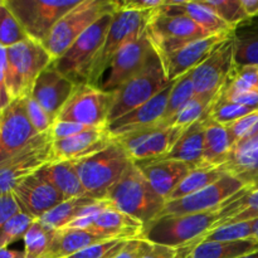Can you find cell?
<instances>
[{"label":"cell","mask_w":258,"mask_h":258,"mask_svg":"<svg viewBox=\"0 0 258 258\" xmlns=\"http://www.w3.org/2000/svg\"><path fill=\"white\" fill-rule=\"evenodd\" d=\"M0 60L12 100L29 96L40 73L53 63L44 45L30 38L9 48L0 45Z\"/></svg>","instance_id":"1"},{"label":"cell","mask_w":258,"mask_h":258,"mask_svg":"<svg viewBox=\"0 0 258 258\" xmlns=\"http://www.w3.org/2000/svg\"><path fill=\"white\" fill-rule=\"evenodd\" d=\"M105 199L116 209L123 212L144 226L158 218L166 204L165 199L154 190L135 163L110 189Z\"/></svg>","instance_id":"2"},{"label":"cell","mask_w":258,"mask_h":258,"mask_svg":"<svg viewBox=\"0 0 258 258\" xmlns=\"http://www.w3.org/2000/svg\"><path fill=\"white\" fill-rule=\"evenodd\" d=\"M133 164L127 151L116 139L100 153L75 163L85 197L103 201Z\"/></svg>","instance_id":"3"},{"label":"cell","mask_w":258,"mask_h":258,"mask_svg":"<svg viewBox=\"0 0 258 258\" xmlns=\"http://www.w3.org/2000/svg\"><path fill=\"white\" fill-rule=\"evenodd\" d=\"M146 33L160 62L186 43L213 35L185 13L180 12L175 5V0H168L165 7L154 12Z\"/></svg>","instance_id":"4"},{"label":"cell","mask_w":258,"mask_h":258,"mask_svg":"<svg viewBox=\"0 0 258 258\" xmlns=\"http://www.w3.org/2000/svg\"><path fill=\"white\" fill-rule=\"evenodd\" d=\"M221 221L219 209L207 213L159 217L144 226L143 239L154 244L190 248L207 232L216 228Z\"/></svg>","instance_id":"5"},{"label":"cell","mask_w":258,"mask_h":258,"mask_svg":"<svg viewBox=\"0 0 258 258\" xmlns=\"http://www.w3.org/2000/svg\"><path fill=\"white\" fill-rule=\"evenodd\" d=\"M118 10V2L113 0H81L78 5L66 13L57 22L44 42V48L53 62L64 54L83 32L108 13Z\"/></svg>","instance_id":"6"},{"label":"cell","mask_w":258,"mask_h":258,"mask_svg":"<svg viewBox=\"0 0 258 258\" xmlns=\"http://www.w3.org/2000/svg\"><path fill=\"white\" fill-rule=\"evenodd\" d=\"M154 12H135L118 8L113 15L112 24L106 35L105 43L91 66L86 83L101 87V78L105 71L110 67L111 60L113 59L116 53L145 33Z\"/></svg>","instance_id":"7"},{"label":"cell","mask_w":258,"mask_h":258,"mask_svg":"<svg viewBox=\"0 0 258 258\" xmlns=\"http://www.w3.org/2000/svg\"><path fill=\"white\" fill-rule=\"evenodd\" d=\"M115 13H108L77 38L64 54L53 62L55 70L76 85L87 82L88 72L105 43Z\"/></svg>","instance_id":"8"},{"label":"cell","mask_w":258,"mask_h":258,"mask_svg":"<svg viewBox=\"0 0 258 258\" xmlns=\"http://www.w3.org/2000/svg\"><path fill=\"white\" fill-rule=\"evenodd\" d=\"M170 83L166 78L160 59L155 54L151 62L139 75L113 91L115 101L108 117V123L150 101L158 93L165 90Z\"/></svg>","instance_id":"9"},{"label":"cell","mask_w":258,"mask_h":258,"mask_svg":"<svg viewBox=\"0 0 258 258\" xmlns=\"http://www.w3.org/2000/svg\"><path fill=\"white\" fill-rule=\"evenodd\" d=\"M28 37L44 44L58 20L81 0H5Z\"/></svg>","instance_id":"10"},{"label":"cell","mask_w":258,"mask_h":258,"mask_svg":"<svg viewBox=\"0 0 258 258\" xmlns=\"http://www.w3.org/2000/svg\"><path fill=\"white\" fill-rule=\"evenodd\" d=\"M115 92L88 83L76 86L70 100L60 110L57 120L82 123L95 128H105L112 110Z\"/></svg>","instance_id":"11"},{"label":"cell","mask_w":258,"mask_h":258,"mask_svg":"<svg viewBox=\"0 0 258 258\" xmlns=\"http://www.w3.org/2000/svg\"><path fill=\"white\" fill-rule=\"evenodd\" d=\"M53 161L50 133L35 136L27 146L0 163V197L12 193L15 186Z\"/></svg>","instance_id":"12"},{"label":"cell","mask_w":258,"mask_h":258,"mask_svg":"<svg viewBox=\"0 0 258 258\" xmlns=\"http://www.w3.org/2000/svg\"><path fill=\"white\" fill-rule=\"evenodd\" d=\"M243 188H246V185L241 180L226 174L216 183L211 184L197 193L184 197L178 201L168 202L159 217L183 216V214L207 213V212L217 211Z\"/></svg>","instance_id":"13"},{"label":"cell","mask_w":258,"mask_h":258,"mask_svg":"<svg viewBox=\"0 0 258 258\" xmlns=\"http://www.w3.org/2000/svg\"><path fill=\"white\" fill-rule=\"evenodd\" d=\"M234 64V48L231 34L196 70L191 71L196 95L213 100L226 83Z\"/></svg>","instance_id":"14"},{"label":"cell","mask_w":258,"mask_h":258,"mask_svg":"<svg viewBox=\"0 0 258 258\" xmlns=\"http://www.w3.org/2000/svg\"><path fill=\"white\" fill-rule=\"evenodd\" d=\"M185 128L175 126H156L115 138L127 151L134 163L155 160L165 156Z\"/></svg>","instance_id":"15"},{"label":"cell","mask_w":258,"mask_h":258,"mask_svg":"<svg viewBox=\"0 0 258 258\" xmlns=\"http://www.w3.org/2000/svg\"><path fill=\"white\" fill-rule=\"evenodd\" d=\"M155 50L148 33H144L138 39L133 40L116 53L110 64V75L101 88L113 92L118 87L135 77L155 57Z\"/></svg>","instance_id":"16"},{"label":"cell","mask_w":258,"mask_h":258,"mask_svg":"<svg viewBox=\"0 0 258 258\" xmlns=\"http://www.w3.org/2000/svg\"><path fill=\"white\" fill-rule=\"evenodd\" d=\"M38 135L28 117L25 97L12 100L0 113V163L22 150Z\"/></svg>","instance_id":"17"},{"label":"cell","mask_w":258,"mask_h":258,"mask_svg":"<svg viewBox=\"0 0 258 258\" xmlns=\"http://www.w3.org/2000/svg\"><path fill=\"white\" fill-rule=\"evenodd\" d=\"M20 212L39 219L47 212L64 202L62 194L40 174L34 173L20 181L13 190Z\"/></svg>","instance_id":"18"},{"label":"cell","mask_w":258,"mask_h":258,"mask_svg":"<svg viewBox=\"0 0 258 258\" xmlns=\"http://www.w3.org/2000/svg\"><path fill=\"white\" fill-rule=\"evenodd\" d=\"M231 34L232 32L221 33V34H213L201 39L191 40L169 54L161 62L169 82H174L181 76L196 70Z\"/></svg>","instance_id":"19"},{"label":"cell","mask_w":258,"mask_h":258,"mask_svg":"<svg viewBox=\"0 0 258 258\" xmlns=\"http://www.w3.org/2000/svg\"><path fill=\"white\" fill-rule=\"evenodd\" d=\"M174 83H175V81L171 82L165 90L158 93L155 97L141 105L140 107L135 108L122 117L108 123L107 130L111 134V136L115 139L118 136L126 135V134L136 133V131L156 127V126H163L166 106H168V101Z\"/></svg>","instance_id":"20"},{"label":"cell","mask_w":258,"mask_h":258,"mask_svg":"<svg viewBox=\"0 0 258 258\" xmlns=\"http://www.w3.org/2000/svg\"><path fill=\"white\" fill-rule=\"evenodd\" d=\"M76 86L77 85L75 82L55 70L52 63L37 78L30 96L49 115L57 118L63 106L70 100Z\"/></svg>","instance_id":"21"},{"label":"cell","mask_w":258,"mask_h":258,"mask_svg":"<svg viewBox=\"0 0 258 258\" xmlns=\"http://www.w3.org/2000/svg\"><path fill=\"white\" fill-rule=\"evenodd\" d=\"M112 140L107 127L95 128L62 140H53V161L77 163L102 151Z\"/></svg>","instance_id":"22"},{"label":"cell","mask_w":258,"mask_h":258,"mask_svg":"<svg viewBox=\"0 0 258 258\" xmlns=\"http://www.w3.org/2000/svg\"><path fill=\"white\" fill-rule=\"evenodd\" d=\"M106 201V199H105ZM88 232L103 239L143 238L144 224L116 209L108 201L86 227Z\"/></svg>","instance_id":"23"},{"label":"cell","mask_w":258,"mask_h":258,"mask_svg":"<svg viewBox=\"0 0 258 258\" xmlns=\"http://www.w3.org/2000/svg\"><path fill=\"white\" fill-rule=\"evenodd\" d=\"M135 164L143 171L154 190L163 197L166 203L179 184L194 169L189 164L181 161L159 160V159Z\"/></svg>","instance_id":"24"},{"label":"cell","mask_w":258,"mask_h":258,"mask_svg":"<svg viewBox=\"0 0 258 258\" xmlns=\"http://www.w3.org/2000/svg\"><path fill=\"white\" fill-rule=\"evenodd\" d=\"M223 171L234 176L246 186H258V135L236 143L227 156Z\"/></svg>","instance_id":"25"},{"label":"cell","mask_w":258,"mask_h":258,"mask_svg":"<svg viewBox=\"0 0 258 258\" xmlns=\"http://www.w3.org/2000/svg\"><path fill=\"white\" fill-rule=\"evenodd\" d=\"M204 131H206V121H197L196 123L184 130L174 148L159 160L181 161L189 164L194 169L203 166Z\"/></svg>","instance_id":"26"},{"label":"cell","mask_w":258,"mask_h":258,"mask_svg":"<svg viewBox=\"0 0 258 258\" xmlns=\"http://www.w3.org/2000/svg\"><path fill=\"white\" fill-rule=\"evenodd\" d=\"M102 241L107 239L101 238L87 229L62 228L53 232L52 242L44 258H68Z\"/></svg>","instance_id":"27"},{"label":"cell","mask_w":258,"mask_h":258,"mask_svg":"<svg viewBox=\"0 0 258 258\" xmlns=\"http://www.w3.org/2000/svg\"><path fill=\"white\" fill-rule=\"evenodd\" d=\"M38 174L47 179L62 194L64 201L85 197V189L81 183L75 163L52 161L38 170Z\"/></svg>","instance_id":"28"},{"label":"cell","mask_w":258,"mask_h":258,"mask_svg":"<svg viewBox=\"0 0 258 258\" xmlns=\"http://www.w3.org/2000/svg\"><path fill=\"white\" fill-rule=\"evenodd\" d=\"M221 221L216 228L222 224L251 222L258 218V188L246 186L232 197L222 208H219Z\"/></svg>","instance_id":"29"},{"label":"cell","mask_w":258,"mask_h":258,"mask_svg":"<svg viewBox=\"0 0 258 258\" xmlns=\"http://www.w3.org/2000/svg\"><path fill=\"white\" fill-rule=\"evenodd\" d=\"M206 121L203 166H221L234 145L228 126Z\"/></svg>","instance_id":"30"},{"label":"cell","mask_w":258,"mask_h":258,"mask_svg":"<svg viewBox=\"0 0 258 258\" xmlns=\"http://www.w3.org/2000/svg\"><path fill=\"white\" fill-rule=\"evenodd\" d=\"M234 63L258 66V17L248 18L232 30Z\"/></svg>","instance_id":"31"},{"label":"cell","mask_w":258,"mask_h":258,"mask_svg":"<svg viewBox=\"0 0 258 258\" xmlns=\"http://www.w3.org/2000/svg\"><path fill=\"white\" fill-rule=\"evenodd\" d=\"M258 251L254 238L234 242H201L185 258H239Z\"/></svg>","instance_id":"32"},{"label":"cell","mask_w":258,"mask_h":258,"mask_svg":"<svg viewBox=\"0 0 258 258\" xmlns=\"http://www.w3.org/2000/svg\"><path fill=\"white\" fill-rule=\"evenodd\" d=\"M93 202H95V199L87 198V197L68 199V201L62 202L57 207L50 209L49 212H47L44 216H42L37 221L49 231H59V229L70 226L80 216L81 212Z\"/></svg>","instance_id":"33"},{"label":"cell","mask_w":258,"mask_h":258,"mask_svg":"<svg viewBox=\"0 0 258 258\" xmlns=\"http://www.w3.org/2000/svg\"><path fill=\"white\" fill-rule=\"evenodd\" d=\"M175 5L180 12L185 13L209 34H221V33H229L233 30L221 17H218L211 8L204 5L202 2L175 0Z\"/></svg>","instance_id":"34"},{"label":"cell","mask_w":258,"mask_h":258,"mask_svg":"<svg viewBox=\"0 0 258 258\" xmlns=\"http://www.w3.org/2000/svg\"><path fill=\"white\" fill-rule=\"evenodd\" d=\"M226 175L221 166H201L196 168L184 178V180L179 184L178 188L174 190L168 202L178 201V199L188 197L190 194L197 193L202 189L207 188L211 184Z\"/></svg>","instance_id":"35"},{"label":"cell","mask_w":258,"mask_h":258,"mask_svg":"<svg viewBox=\"0 0 258 258\" xmlns=\"http://www.w3.org/2000/svg\"><path fill=\"white\" fill-rule=\"evenodd\" d=\"M253 111L254 110L244 107V106L238 105V103L231 102V101L224 98L218 92L216 95V97L212 100L208 111H207L203 120L212 121V122L219 123V125L223 126H229L234 121L239 120V118L253 112Z\"/></svg>","instance_id":"36"},{"label":"cell","mask_w":258,"mask_h":258,"mask_svg":"<svg viewBox=\"0 0 258 258\" xmlns=\"http://www.w3.org/2000/svg\"><path fill=\"white\" fill-rule=\"evenodd\" d=\"M28 35L5 0L0 4V45L5 48L22 43L28 39Z\"/></svg>","instance_id":"37"},{"label":"cell","mask_w":258,"mask_h":258,"mask_svg":"<svg viewBox=\"0 0 258 258\" xmlns=\"http://www.w3.org/2000/svg\"><path fill=\"white\" fill-rule=\"evenodd\" d=\"M249 238H253L252 237V221L242 222V223L222 224V226L207 232L190 247V249L201 242H234Z\"/></svg>","instance_id":"38"},{"label":"cell","mask_w":258,"mask_h":258,"mask_svg":"<svg viewBox=\"0 0 258 258\" xmlns=\"http://www.w3.org/2000/svg\"><path fill=\"white\" fill-rule=\"evenodd\" d=\"M211 102L212 100L209 98L196 95L168 121L166 126H175V127L180 128L189 127L197 121L203 120Z\"/></svg>","instance_id":"39"},{"label":"cell","mask_w":258,"mask_h":258,"mask_svg":"<svg viewBox=\"0 0 258 258\" xmlns=\"http://www.w3.org/2000/svg\"><path fill=\"white\" fill-rule=\"evenodd\" d=\"M194 96H196V91H194V85L193 81H191V72H188L186 75L181 76L174 83L173 90L170 92V97H169L168 101V106H166V112L165 116H164L163 126H166L168 121L184 105H186Z\"/></svg>","instance_id":"40"},{"label":"cell","mask_w":258,"mask_h":258,"mask_svg":"<svg viewBox=\"0 0 258 258\" xmlns=\"http://www.w3.org/2000/svg\"><path fill=\"white\" fill-rule=\"evenodd\" d=\"M53 232L43 227L38 221L30 226L24 239L25 258H44L52 242Z\"/></svg>","instance_id":"41"},{"label":"cell","mask_w":258,"mask_h":258,"mask_svg":"<svg viewBox=\"0 0 258 258\" xmlns=\"http://www.w3.org/2000/svg\"><path fill=\"white\" fill-rule=\"evenodd\" d=\"M202 3L211 8L232 29L248 19L241 0H202Z\"/></svg>","instance_id":"42"},{"label":"cell","mask_w":258,"mask_h":258,"mask_svg":"<svg viewBox=\"0 0 258 258\" xmlns=\"http://www.w3.org/2000/svg\"><path fill=\"white\" fill-rule=\"evenodd\" d=\"M34 222L35 219H33L32 217L23 213V212H19L14 217H12L0 229V247L8 248L10 244L17 242L18 239L24 238L28 229Z\"/></svg>","instance_id":"43"},{"label":"cell","mask_w":258,"mask_h":258,"mask_svg":"<svg viewBox=\"0 0 258 258\" xmlns=\"http://www.w3.org/2000/svg\"><path fill=\"white\" fill-rule=\"evenodd\" d=\"M130 239H108L92 244L68 258H115Z\"/></svg>","instance_id":"44"},{"label":"cell","mask_w":258,"mask_h":258,"mask_svg":"<svg viewBox=\"0 0 258 258\" xmlns=\"http://www.w3.org/2000/svg\"><path fill=\"white\" fill-rule=\"evenodd\" d=\"M25 106H27L28 117H29L32 125L34 126L35 131L39 135L49 133L57 118L49 115L30 95L25 97Z\"/></svg>","instance_id":"45"},{"label":"cell","mask_w":258,"mask_h":258,"mask_svg":"<svg viewBox=\"0 0 258 258\" xmlns=\"http://www.w3.org/2000/svg\"><path fill=\"white\" fill-rule=\"evenodd\" d=\"M91 130H95V127H90V126L82 125V123L71 122V121L55 120V122L53 123L49 133L50 135H52L53 140L55 141L71 138V136L78 135V134H82Z\"/></svg>","instance_id":"46"},{"label":"cell","mask_w":258,"mask_h":258,"mask_svg":"<svg viewBox=\"0 0 258 258\" xmlns=\"http://www.w3.org/2000/svg\"><path fill=\"white\" fill-rule=\"evenodd\" d=\"M166 4L168 0H126V2H118V8L135 10V12H154L165 7Z\"/></svg>","instance_id":"47"},{"label":"cell","mask_w":258,"mask_h":258,"mask_svg":"<svg viewBox=\"0 0 258 258\" xmlns=\"http://www.w3.org/2000/svg\"><path fill=\"white\" fill-rule=\"evenodd\" d=\"M150 242L143 238H134L127 241L122 251L115 258H143L150 247Z\"/></svg>","instance_id":"48"},{"label":"cell","mask_w":258,"mask_h":258,"mask_svg":"<svg viewBox=\"0 0 258 258\" xmlns=\"http://www.w3.org/2000/svg\"><path fill=\"white\" fill-rule=\"evenodd\" d=\"M20 212L19 206L17 203L14 194L8 193L0 197V229L3 228L5 223L9 221L12 217L18 214Z\"/></svg>","instance_id":"49"},{"label":"cell","mask_w":258,"mask_h":258,"mask_svg":"<svg viewBox=\"0 0 258 258\" xmlns=\"http://www.w3.org/2000/svg\"><path fill=\"white\" fill-rule=\"evenodd\" d=\"M143 258H179V252L173 247L151 243Z\"/></svg>","instance_id":"50"},{"label":"cell","mask_w":258,"mask_h":258,"mask_svg":"<svg viewBox=\"0 0 258 258\" xmlns=\"http://www.w3.org/2000/svg\"><path fill=\"white\" fill-rule=\"evenodd\" d=\"M228 101L238 105L248 107L251 110H258V91H249V92L239 93V95L233 96Z\"/></svg>","instance_id":"51"},{"label":"cell","mask_w":258,"mask_h":258,"mask_svg":"<svg viewBox=\"0 0 258 258\" xmlns=\"http://www.w3.org/2000/svg\"><path fill=\"white\" fill-rule=\"evenodd\" d=\"M12 102V98H10L9 92H8L7 88V81H5V71L3 67V63L0 60V106L4 110L9 103Z\"/></svg>","instance_id":"52"},{"label":"cell","mask_w":258,"mask_h":258,"mask_svg":"<svg viewBox=\"0 0 258 258\" xmlns=\"http://www.w3.org/2000/svg\"><path fill=\"white\" fill-rule=\"evenodd\" d=\"M241 2L247 17H258V0H241Z\"/></svg>","instance_id":"53"},{"label":"cell","mask_w":258,"mask_h":258,"mask_svg":"<svg viewBox=\"0 0 258 258\" xmlns=\"http://www.w3.org/2000/svg\"><path fill=\"white\" fill-rule=\"evenodd\" d=\"M0 258H25V253L24 251L2 248V247H0Z\"/></svg>","instance_id":"54"},{"label":"cell","mask_w":258,"mask_h":258,"mask_svg":"<svg viewBox=\"0 0 258 258\" xmlns=\"http://www.w3.org/2000/svg\"><path fill=\"white\" fill-rule=\"evenodd\" d=\"M252 237L258 241V218L252 221Z\"/></svg>","instance_id":"55"},{"label":"cell","mask_w":258,"mask_h":258,"mask_svg":"<svg viewBox=\"0 0 258 258\" xmlns=\"http://www.w3.org/2000/svg\"><path fill=\"white\" fill-rule=\"evenodd\" d=\"M239 258H258V251H256V252H252V253L246 254V256L239 257Z\"/></svg>","instance_id":"56"},{"label":"cell","mask_w":258,"mask_h":258,"mask_svg":"<svg viewBox=\"0 0 258 258\" xmlns=\"http://www.w3.org/2000/svg\"><path fill=\"white\" fill-rule=\"evenodd\" d=\"M2 111H3V108H2V106H0V113H2Z\"/></svg>","instance_id":"57"},{"label":"cell","mask_w":258,"mask_h":258,"mask_svg":"<svg viewBox=\"0 0 258 258\" xmlns=\"http://www.w3.org/2000/svg\"><path fill=\"white\" fill-rule=\"evenodd\" d=\"M2 2H3V0H0V4H2Z\"/></svg>","instance_id":"58"},{"label":"cell","mask_w":258,"mask_h":258,"mask_svg":"<svg viewBox=\"0 0 258 258\" xmlns=\"http://www.w3.org/2000/svg\"><path fill=\"white\" fill-rule=\"evenodd\" d=\"M257 188H258V186H257Z\"/></svg>","instance_id":"59"}]
</instances>
